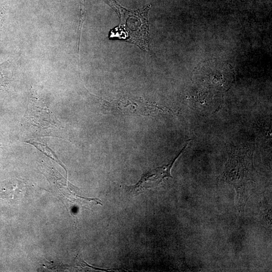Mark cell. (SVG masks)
<instances>
[{
	"label": "cell",
	"mask_w": 272,
	"mask_h": 272,
	"mask_svg": "<svg viewBox=\"0 0 272 272\" xmlns=\"http://www.w3.org/2000/svg\"><path fill=\"white\" fill-rule=\"evenodd\" d=\"M253 153L245 147L233 146L224 173L225 178L237 192V208L243 210L246 201L247 185L252 179Z\"/></svg>",
	"instance_id": "1"
},
{
	"label": "cell",
	"mask_w": 272,
	"mask_h": 272,
	"mask_svg": "<svg viewBox=\"0 0 272 272\" xmlns=\"http://www.w3.org/2000/svg\"><path fill=\"white\" fill-rule=\"evenodd\" d=\"M188 142L181 151L169 163L148 171L135 185L126 186L125 190L129 194L137 195L146 191L157 187L165 178H172L171 169L176 160L186 149Z\"/></svg>",
	"instance_id": "2"
},
{
	"label": "cell",
	"mask_w": 272,
	"mask_h": 272,
	"mask_svg": "<svg viewBox=\"0 0 272 272\" xmlns=\"http://www.w3.org/2000/svg\"><path fill=\"white\" fill-rule=\"evenodd\" d=\"M26 142L36 147L38 150L42 152L46 156L51 158L56 161L58 163L61 165L62 167H64L66 171H67L63 164H62L50 148H49L47 142L45 141V140L40 139H31L29 141H26Z\"/></svg>",
	"instance_id": "3"
},
{
	"label": "cell",
	"mask_w": 272,
	"mask_h": 272,
	"mask_svg": "<svg viewBox=\"0 0 272 272\" xmlns=\"http://www.w3.org/2000/svg\"><path fill=\"white\" fill-rule=\"evenodd\" d=\"M76 261H77L76 262L77 265L78 266L81 267L82 268L88 267L90 269L104 271L112 270V269L105 270V269H102L100 268H97L91 267L90 266H89L85 262H84L83 260L81 258V256L79 255L77 257Z\"/></svg>",
	"instance_id": "4"
},
{
	"label": "cell",
	"mask_w": 272,
	"mask_h": 272,
	"mask_svg": "<svg viewBox=\"0 0 272 272\" xmlns=\"http://www.w3.org/2000/svg\"><path fill=\"white\" fill-rule=\"evenodd\" d=\"M1 143H0V150H1Z\"/></svg>",
	"instance_id": "5"
}]
</instances>
